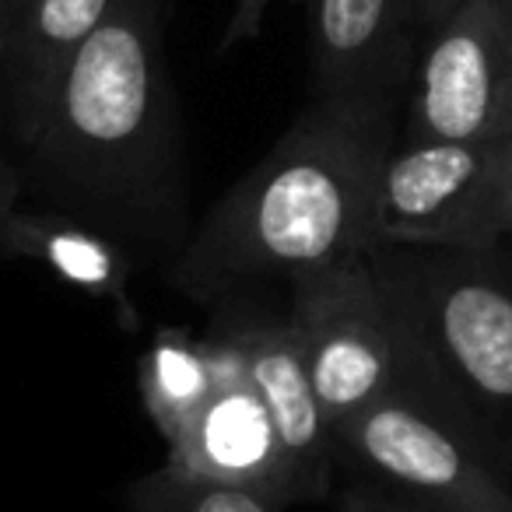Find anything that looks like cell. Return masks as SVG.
I'll return each mask as SVG.
<instances>
[{
    "label": "cell",
    "mask_w": 512,
    "mask_h": 512,
    "mask_svg": "<svg viewBox=\"0 0 512 512\" xmlns=\"http://www.w3.org/2000/svg\"><path fill=\"white\" fill-rule=\"evenodd\" d=\"M337 463L425 512H512V484L481 439L411 397H383L334 425Z\"/></svg>",
    "instance_id": "5b68a950"
},
{
    "label": "cell",
    "mask_w": 512,
    "mask_h": 512,
    "mask_svg": "<svg viewBox=\"0 0 512 512\" xmlns=\"http://www.w3.org/2000/svg\"><path fill=\"white\" fill-rule=\"evenodd\" d=\"M390 109V95H316L193 228L169 285L214 309L369 253L379 172L393 151Z\"/></svg>",
    "instance_id": "7a4b0ae2"
},
{
    "label": "cell",
    "mask_w": 512,
    "mask_h": 512,
    "mask_svg": "<svg viewBox=\"0 0 512 512\" xmlns=\"http://www.w3.org/2000/svg\"><path fill=\"white\" fill-rule=\"evenodd\" d=\"M498 4H502V8H505V11H509V15H512V0H498Z\"/></svg>",
    "instance_id": "ffe728a7"
},
{
    "label": "cell",
    "mask_w": 512,
    "mask_h": 512,
    "mask_svg": "<svg viewBox=\"0 0 512 512\" xmlns=\"http://www.w3.org/2000/svg\"><path fill=\"white\" fill-rule=\"evenodd\" d=\"M407 137L470 144L512 137V15L498 0H463L428 29Z\"/></svg>",
    "instance_id": "52a82bcc"
},
{
    "label": "cell",
    "mask_w": 512,
    "mask_h": 512,
    "mask_svg": "<svg viewBox=\"0 0 512 512\" xmlns=\"http://www.w3.org/2000/svg\"><path fill=\"white\" fill-rule=\"evenodd\" d=\"M207 334L225 344L242 379L264 400L267 414L278 425L285 453L292 460L302 502H320L334 495L337 442L309 376L306 351L292 327V316L260 309L246 299H232L211 309Z\"/></svg>",
    "instance_id": "ba28073f"
},
{
    "label": "cell",
    "mask_w": 512,
    "mask_h": 512,
    "mask_svg": "<svg viewBox=\"0 0 512 512\" xmlns=\"http://www.w3.org/2000/svg\"><path fill=\"white\" fill-rule=\"evenodd\" d=\"M509 235L505 141L393 144L376 186L372 249H498Z\"/></svg>",
    "instance_id": "8992f818"
},
{
    "label": "cell",
    "mask_w": 512,
    "mask_h": 512,
    "mask_svg": "<svg viewBox=\"0 0 512 512\" xmlns=\"http://www.w3.org/2000/svg\"><path fill=\"white\" fill-rule=\"evenodd\" d=\"M225 376L228 355L207 334L193 337L179 327L158 330L137 362V393L165 446L183 432Z\"/></svg>",
    "instance_id": "4fadbf2b"
},
{
    "label": "cell",
    "mask_w": 512,
    "mask_h": 512,
    "mask_svg": "<svg viewBox=\"0 0 512 512\" xmlns=\"http://www.w3.org/2000/svg\"><path fill=\"white\" fill-rule=\"evenodd\" d=\"M418 0H313L316 95H397Z\"/></svg>",
    "instance_id": "8fae6325"
},
{
    "label": "cell",
    "mask_w": 512,
    "mask_h": 512,
    "mask_svg": "<svg viewBox=\"0 0 512 512\" xmlns=\"http://www.w3.org/2000/svg\"><path fill=\"white\" fill-rule=\"evenodd\" d=\"M18 183L22 200L99 228L137 264L179 256L190 179L155 0H116L71 57L18 155Z\"/></svg>",
    "instance_id": "6da1fadb"
},
{
    "label": "cell",
    "mask_w": 512,
    "mask_h": 512,
    "mask_svg": "<svg viewBox=\"0 0 512 512\" xmlns=\"http://www.w3.org/2000/svg\"><path fill=\"white\" fill-rule=\"evenodd\" d=\"M127 498L130 512H281L278 502L256 491L214 481V477L186 474L169 463L130 484Z\"/></svg>",
    "instance_id": "5bb4252c"
},
{
    "label": "cell",
    "mask_w": 512,
    "mask_h": 512,
    "mask_svg": "<svg viewBox=\"0 0 512 512\" xmlns=\"http://www.w3.org/2000/svg\"><path fill=\"white\" fill-rule=\"evenodd\" d=\"M337 512H425V509L407 502L397 491L383 488V484L355 477V481L337 491Z\"/></svg>",
    "instance_id": "9a60e30c"
},
{
    "label": "cell",
    "mask_w": 512,
    "mask_h": 512,
    "mask_svg": "<svg viewBox=\"0 0 512 512\" xmlns=\"http://www.w3.org/2000/svg\"><path fill=\"white\" fill-rule=\"evenodd\" d=\"M165 463L186 470V474L239 484V488L256 491L278 505L302 502L278 425L267 414L264 400L242 379L232 355H228V376L218 383V390L165 446Z\"/></svg>",
    "instance_id": "9c48e42d"
},
{
    "label": "cell",
    "mask_w": 512,
    "mask_h": 512,
    "mask_svg": "<svg viewBox=\"0 0 512 512\" xmlns=\"http://www.w3.org/2000/svg\"><path fill=\"white\" fill-rule=\"evenodd\" d=\"M0 256L43 264L60 281L109 302L127 330L141 320L130 299V278L141 267L137 256L71 214L18 200L11 211L0 214Z\"/></svg>",
    "instance_id": "7c38bea8"
},
{
    "label": "cell",
    "mask_w": 512,
    "mask_h": 512,
    "mask_svg": "<svg viewBox=\"0 0 512 512\" xmlns=\"http://www.w3.org/2000/svg\"><path fill=\"white\" fill-rule=\"evenodd\" d=\"M274 0H235L232 22L225 29V39H221V50H232L239 43H249V39L260 32V22H264L267 8Z\"/></svg>",
    "instance_id": "e0dca14e"
},
{
    "label": "cell",
    "mask_w": 512,
    "mask_h": 512,
    "mask_svg": "<svg viewBox=\"0 0 512 512\" xmlns=\"http://www.w3.org/2000/svg\"><path fill=\"white\" fill-rule=\"evenodd\" d=\"M505 200H509V221H512V137L505 141Z\"/></svg>",
    "instance_id": "d6986e66"
},
{
    "label": "cell",
    "mask_w": 512,
    "mask_h": 512,
    "mask_svg": "<svg viewBox=\"0 0 512 512\" xmlns=\"http://www.w3.org/2000/svg\"><path fill=\"white\" fill-rule=\"evenodd\" d=\"M463 0H418V15H421V22L432 29L435 22H442V18L449 15L453 8H460Z\"/></svg>",
    "instance_id": "ac0fdd59"
},
{
    "label": "cell",
    "mask_w": 512,
    "mask_h": 512,
    "mask_svg": "<svg viewBox=\"0 0 512 512\" xmlns=\"http://www.w3.org/2000/svg\"><path fill=\"white\" fill-rule=\"evenodd\" d=\"M22 200V183H18L15 151H11L8 134V99H4V11H0V214Z\"/></svg>",
    "instance_id": "2e32d148"
},
{
    "label": "cell",
    "mask_w": 512,
    "mask_h": 512,
    "mask_svg": "<svg viewBox=\"0 0 512 512\" xmlns=\"http://www.w3.org/2000/svg\"><path fill=\"white\" fill-rule=\"evenodd\" d=\"M442 390L498 453L512 425V274L495 249H369Z\"/></svg>",
    "instance_id": "3957f363"
},
{
    "label": "cell",
    "mask_w": 512,
    "mask_h": 512,
    "mask_svg": "<svg viewBox=\"0 0 512 512\" xmlns=\"http://www.w3.org/2000/svg\"><path fill=\"white\" fill-rule=\"evenodd\" d=\"M113 8L116 0H0L4 99L15 165L43 120V109L64 67Z\"/></svg>",
    "instance_id": "30bf717a"
},
{
    "label": "cell",
    "mask_w": 512,
    "mask_h": 512,
    "mask_svg": "<svg viewBox=\"0 0 512 512\" xmlns=\"http://www.w3.org/2000/svg\"><path fill=\"white\" fill-rule=\"evenodd\" d=\"M288 288V316L330 425H341L383 397H411L491 449L435 379L411 327L386 295L369 253L299 274Z\"/></svg>",
    "instance_id": "277c9868"
}]
</instances>
